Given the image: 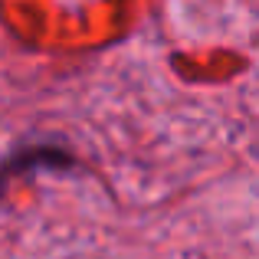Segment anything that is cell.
Wrapping results in <instances>:
<instances>
[{
	"mask_svg": "<svg viewBox=\"0 0 259 259\" xmlns=\"http://www.w3.org/2000/svg\"><path fill=\"white\" fill-rule=\"evenodd\" d=\"M79 171V158L69 148L56 141H36V145H20L7 158H0V203L10 194V184L17 177L33 174H72Z\"/></svg>",
	"mask_w": 259,
	"mask_h": 259,
	"instance_id": "6da1fadb",
	"label": "cell"
}]
</instances>
